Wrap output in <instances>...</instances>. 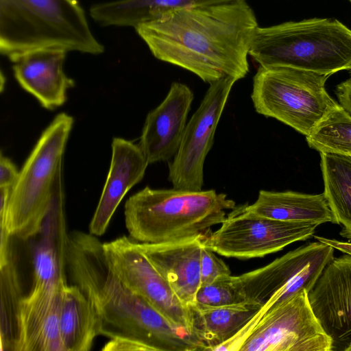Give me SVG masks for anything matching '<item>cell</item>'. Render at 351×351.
<instances>
[{
    "instance_id": "6da1fadb",
    "label": "cell",
    "mask_w": 351,
    "mask_h": 351,
    "mask_svg": "<svg viewBox=\"0 0 351 351\" xmlns=\"http://www.w3.org/2000/svg\"><path fill=\"white\" fill-rule=\"evenodd\" d=\"M258 27L245 0H234L181 10L135 29L156 58L210 84L247 75V56Z\"/></svg>"
},
{
    "instance_id": "7a4b0ae2",
    "label": "cell",
    "mask_w": 351,
    "mask_h": 351,
    "mask_svg": "<svg viewBox=\"0 0 351 351\" xmlns=\"http://www.w3.org/2000/svg\"><path fill=\"white\" fill-rule=\"evenodd\" d=\"M97 237L69 233L67 272L94 306L101 335L126 339L145 351L204 350L192 335L172 324L146 300L128 288L110 268Z\"/></svg>"
},
{
    "instance_id": "3957f363",
    "label": "cell",
    "mask_w": 351,
    "mask_h": 351,
    "mask_svg": "<svg viewBox=\"0 0 351 351\" xmlns=\"http://www.w3.org/2000/svg\"><path fill=\"white\" fill-rule=\"evenodd\" d=\"M236 207L225 193L215 190L154 189L147 186L130 196L124 206L130 237L141 243L176 242L207 236L211 227Z\"/></svg>"
},
{
    "instance_id": "277c9868",
    "label": "cell",
    "mask_w": 351,
    "mask_h": 351,
    "mask_svg": "<svg viewBox=\"0 0 351 351\" xmlns=\"http://www.w3.org/2000/svg\"><path fill=\"white\" fill-rule=\"evenodd\" d=\"M40 49L104 51L77 0H0L1 53L10 59Z\"/></svg>"
},
{
    "instance_id": "5b68a950",
    "label": "cell",
    "mask_w": 351,
    "mask_h": 351,
    "mask_svg": "<svg viewBox=\"0 0 351 351\" xmlns=\"http://www.w3.org/2000/svg\"><path fill=\"white\" fill-rule=\"evenodd\" d=\"M249 55L261 66H287L332 75L351 69V29L329 18L258 27Z\"/></svg>"
},
{
    "instance_id": "8992f818",
    "label": "cell",
    "mask_w": 351,
    "mask_h": 351,
    "mask_svg": "<svg viewBox=\"0 0 351 351\" xmlns=\"http://www.w3.org/2000/svg\"><path fill=\"white\" fill-rule=\"evenodd\" d=\"M73 122L71 115L58 114L19 170L6 207L0 209L1 230L12 237L26 241L38 232L49 208Z\"/></svg>"
},
{
    "instance_id": "52a82bcc",
    "label": "cell",
    "mask_w": 351,
    "mask_h": 351,
    "mask_svg": "<svg viewBox=\"0 0 351 351\" xmlns=\"http://www.w3.org/2000/svg\"><path fill=\"white\" fill-rule=\"evenodd\" d=\"M330 76L292 67L259 66L251 94L254 109L307 136L339 105L326 90Z\"/></svg>"
},
{
    "instance_id": "ba28073f",
    "label": "cell",
    "mask_w": 351,
    "mask_h": 351,
    "mask_svg": "<svg viewBox=\"0 0 351 351\" xmlns=\"http://www.w3.org/2000/svg\"><path fill=\"white\" fill-rule=\"evenodd\" d=\"M334 250L319 241L309 243L261 268L239 276L247 302L262 306L258 313L261 317L301 289L309 293L335 258Z\"/></svg>"
},
{
    "instance_id": "9c48e42d",
    "label": "cell",
    "mask_w": 351,
    "mask_h": 351,
    "mask_svg": "<svg viewBox=\"0 0 351 351\" xmlns=\"http://www.w3.org/2000/svg\"><path fill=\"white\" fill-rule=\"evenodd\" d=\"M332 345L311 307L308 291L303 289L269 309L239 351H332Z\"/></svg>"
},
{
    "instance_id": "30bf717a",
    "label": "cell",
    "mask_w": 351,
    "mask_h": 351,
    "mask_svg": "<svg viewBox=\"0 0 351 351\" xmlns=\"http://www.w3.org/2000/svg\"><path fill=\"white\" fill-rule=\"evenodd\" d=\"M210 232L204 245L227 257L247 259L263 257L286 246L313 237L319 223L311 221H285L245 213L234 208Z\"/></svg>"
},
{
    "instance_id": "8fae6325",
    "label": "cell",
    "mask_w": 351,
    "mask_h": 351,
    "mask_svg": "<svg viewBox=\"0 0 351 351\" xmlns=\"http://www.w3.org/2000/svg\"><path fill=\"white\" fill-rule=\"evenodd\" d=\"M103 245L110 268L128 288L146 300L172 324L195 337L191 308L178 298L140 250L138 242L123 236Z\"/></svg>"
},
{
    "instance_id": "7c38bea8",
    "label": "cell",
    "mask_w": 351,
    "mask_h": 351,
    "mask_svg": "<svg viewBox=\"0 0 351 351\" xmlns=\"http://www.w3.org/2000/svg\"><path fill=\"white\" fill-rule=\"evenodd\" d=\"M236 82L232 77H224L210 84L200 105L186 123L179 149L169 165L168 180L173 189L202 190L206 157Z\"/></svg>"
},
{
    "instance_id": "4fadbf2b",
    "label": "cell",
    "mask_w": 351,
    "mask_h": 351,
    "mask_svg": "<svg viewBox=\"0 0 351 351\" xmlns=\"http://www.w3.org/2000/svg\"><path fill=\"white\" fill-rule=\"evenodd\" d=\"M66 230L62 167L53 185L49 210L31 247L33 281L31 291H60L67 285Z\"/></svg>"
},
{
    "instance_id": "5bb4252c",
    "label": "cell",
    "mask_w": 351,
    "mask_h": 351,
    "mask_svg": "<svg viewBox=\"0 0 351 351\" xmlns=\"http://www.w3.org/2000/svg\"><path fill=\"white\" fill-rule=\"evenodd\" d=\"M311 307L332 342V351L351 348V255L334 258L308 293Z\"/></svg>"
},
{
    "instance_id": "9a60e30c",
    "label": "cell",
    "mask_w": 351,
    "mask_h": 351,
    "mask_svg": "<svg viewBox=\"0 0 351 351\" xmlns=\"http://www.w3.org/2000/svg\"><path fill=\"white\" fill-rule=\"evenodd\" d=\"M194 95L173 82L164 100L147 115L138 143L149 164L169 161L177 153Z\"/></svg>"
},
{
    "instance_id": "2e32d148",
    "label": "cell",
    "mask_w": 351,
    "mask_h": 351,
    "mask_svg": "<svg viewBox=\"0 0 351 351\" xmlns=\"http://www.w3.org/2000/svg\"><path fill=\"white\" fill-rule=\"evenodd\" d=\"M66 53L60 49H40L10 59L19 85L48 110L63 105L68 89L75 85L63 69Z\"/></svg>"
},
{
    "instance_id": "e0dca14e",
    "label": "cell",
    "mask_w": 351,
    "mask_h": 351,
    "mask_svg": "<svg viewBox=\"0 0 351 351\" xmlns=\"http://www.w3.org/2000/svg\"><path fill=\"white\" fill-rule=\"evenodd\" d=\"M112 156L108 176L89 223V233L104 234L123 197L140 182L149 165L138 145L121 137L112 139Z\"/></svg>"
},
{
    "instance_id": "ac0fdd59",
    "label": "cell",
    "mask_w": 351,
    "mask_h": 351,
    "mask_svg": "<svg viewBox=\"0 0 351 351\" xmlns=\"http://www.w3.org/2000/svg\"><path fill=\"white\" fill-rule=\"evenodd\" d=\"M206 237L165 243H138L178 298L190 307L201 285V255Z\"/></svg>"
},
{
    "instance_id": "d6986e66",
    "label": "cell",
    "mask_w": 351,
    "mask_h": 351,
    "mask_svg": "<svg viewBox=\"0 0 351 351\" xmlns=\"http://www.w3.org/2000/svg\"><path fill=\"white\" fill-rule=\"evenodd\" d=\"M238 208L247 214L280 221L335 223L324 193L311 195L261 190L252 204Z\"/></svg>"
},
{
    "instance_id": "ffe728a7",
    "label": "cell",
    "mask_w": 351,
    "mask_h": 351,
    "mask_svg": "<svg viewBox=\"0 0 351 351\" xmlns=\"http://www.w3.org/2000/svg\"><path fill=\"white\" fill-rule=\"evenodd\" d=\"M232 1L234 0H116L92 5L90 15L103 26L136 28L181 10Z\"/></svg>"
},
{
    "instance_id": "44dd1931",
    "label": "cell",
    "mask_w": 351,
    "mask_h": 351,
    "mask_svg": "<svg viewBox=\"0 0 351 351\" xmlns=\"http://www.w3.org/2000/svg\"><path fill=\"white\" fill-rule=\"evenodd\" d=\"M59 326L64 351H88L99 335L100 320L86 295L76 285L61 292Z\"/></svg>"
},
{
    "instance_id": "7402d4cb",
    "label": "cell",
    "mask_w": 351,
    "mask_h": 351,
    "mask_svg": "<svg viewBox=\"0 0 351 351\" xmlns=\"http://www.w3.org/2000/svg\"><path fill=\"white\" fill-rule=\"evenodd\" d=\"M193 333L205 348L214 351L219 346L238 335L262 306L243 303L219 307L191 306Z\"/></svg>"
},
{
    "instance_id": "603a6c76",
    "label": "cell",
    "mask_w": 351,
    "mask_h": 351,
    "mask_svg": "<svg viewBox=\"0 0 351 351\" xmlns=\"http://www.w3.org/2000/svg\"><path fill=\"white\" fill-rule=\"evenodd\" d=\"M12 247L0 254L1 351H20L21 342V308L24 295Z\"/></svg>"
},
{
    "instance_id": "cb8c5ba5",
    "label": "cell",
    "mask_w": 351,
    "mask_h": 351,
    "mask_svg": "<svg viewBox=\"0 0 351 351\" xmlns=\"http://www.w3.org/2000/svg\"><path fill=\"white\" fill-rule=\"evenodd\" d=\"M324 194L334 216L341 226L340 234L351 241V156L320 153Z\"/></svg>"
},
{
    "instance_id": "d4e9b609",
    "label": "cell",
    "mask_w": 351,
    "mask_h": 351,
    "mask_svg": "<svg viewBox=\"0 0 351 351\" xmlns=\"http://www.w3.org/2000/svg\"><path fill=\"white\" fill-rule=\"evenodd\" d=\"M319 153L351 155V116L339 104L306 136Z\"/></svg>"
},
{
    "instance_id": "484cf974",
    "label": "cell",
    "mask_w": 351,
    "mask_h": 351,
    "mask_svg": "<svg viewBox=\"0 0 351 351\" xmlns=\"http://www.w3.org/2000/svg\"><path fill=\"white\" fill-rule=\"evenodd\" d=\"M247 303L238 276H222L211 283L201 285L195 297V305L219 307Z\"/></svg>"
},
{
    "instance_id": "4316f807",
    "label": "cell",
    "mask_w": 351,
    "mask_h": 351,
    "mask_svg": "<svg viewBox=\"0 0 351 351\" xmlns=\"http://www.w3.org/2000/svg\"><path fill=\"white\" fill-rule=\"evenodd\" d=\"M230 274L226 264L204 245L201 255L200 286L211 283L222 276Z\"/></svg>"
},
{
    "instance_id": "83f0119b",
    "label": "cell",
    "mask_w": 351,
    "mask_h": 351,
    "mask_svg": "<svg viewBox=\"0 0 351 351\" xmlns=\"http://www.w3.org/2000/svg\"><path fill=\"white\" fill-rule=\"evenodd\" d=\"M19 171L8 157L0 155V187L11 188L16 182Z\"/></svg>"
},
{
    "instance_id": "f1b7e54d",
    "label": "cell",
    "mask_w": 351,
    "mask_h": 351,
    "mask_svg": "<svg viewBox=\"0 0 351 351\" xmlns=\"http://www.w3.org/2000/svg\"><path fill=\"white\" fill-rule=\"evenodd\" d=\"M335 94L339 105L351 116V77L337 86Z\"/></svg>"
},
{
    "instance_id": "f546056e",
    "label": "cell",
    "mask_w": 351,
    "mask_h": 351,
    "mask_svg": "<svg viewBox=\"0 0 351 351\" xmlns=\"http://www.w3.org/2000/svg\"><path fill=\"white\" fill-rule=\"evenodd\" d=\"M315 238L319 241L330 245L343 254L351 255V241H340L336 239L325 238L319 236H315Z\"/></svg>"
},
{
    "instance_id": "4dcf8cb0",
    "label": "cell",
    "mask_w": 351,
    "mask_h": 351,
    "mask_svg": "<svg viewBox=\"0 0 351 351\" xmlns=\"http://www.w3.org/2000/svg\"><path fill=\"white\" fill-rule=\"evenodd\" d=\"M349 71H350V77H351V69H350Z\"/></svg>"
},
{
    "instance_id": "1f68e13d",
    "label": "cell",
    "mask_w": 351,
    "mask_h": 351,
    "mask_svg": "<svg viewBox=\"0 0 351 351\" xmlns=\"http://www.w3.org/2000/svg\"><path fill=\"white\" fill-rule=\"evenodd\" d=\"M351 3V0H348Z\"/></svg>"
},
{
    "instance_id": "d6a6232c",
    "label": "cell",
    "mask_w": 351,
    "mask_h": 351,
    "mask_svg": "<svg viewBox=\"0 0 351 351\" xmlns=\"http://www.w3.org/2000/svg\"><path fill=\"white\" fill-rule=\"evenodd\" d=\"M350 351H351V348L350 349Z\"/></svg>"
},
{
    "instance_id": "836d02e7",
    "label": "cell",
    "mask_w": 351,
    "mask_h": 351,
    "mask_svg": "<svg viewBox=\"0 0 351 351\" xmlns=\"http://www.w3.org/2000/svg\"><path fill=\"white\" fill-rule=\"evenodd\" d=\"M350 156H351V155H350Z\"/></svg>"
}]
</instances>
